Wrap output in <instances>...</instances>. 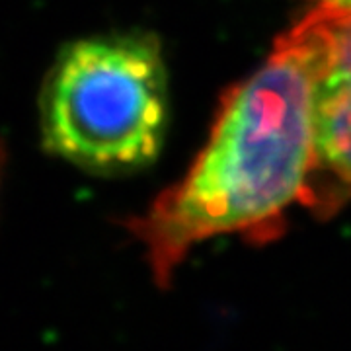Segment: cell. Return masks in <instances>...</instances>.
<instances>
[{"mask_svg":"<svg viewBox=\"0 0 351 351\" xmlns=\"http://www.w3.org/2000/svg\"><path fill=\"white\" fill-rule=\"evenodd\" d=\"M166 123L162 47L147 32L64 45L39 94L43 149L92 174H125L154 162Z\"/></svg>","mask_w":351,"mask_h":351,"instance_id":"cell-2","label":"cell"},{"mask_svg":"<svg viewBox=\"0 0 351 351\" xmlns=\"http://www.w3.org/2000/svg\"><path fill=\"white\" fill-rule=\"evenodd\" d=\"M311 166L308 78L299 59L274 43L265 64L225 96L186 176L125 228L145 246L154 281L168 287L203 240L277 239L289 207L302 203Z\"/></svg>","mask_w":351,"mask_h":351,"instance_id":"cell-1","label":"cell"},{"mask_svg":"<svg viewBox=\"0 0 351 351\" xmlns=\"http://www.w3.org/2000/svg\"><path fill=\"white\" fill-rule=\"evenodd\" d=\"M314 6H328V8H339V10H351V0H311Z\"/></svg>","mask_w":351,"mask_h":351,"instance_id":"cell-4","label":"cell"},{"mask_svg":"<svg viewBox=\"0 0 351 351\" xmlns=\"http://www.w3.org/2000/svg\"><path fill=\"white\" fill-rule=\"evenodd\" d=\"M276 43L308 78L313 166L302 205L332 213L351 201V10L313 6Z\"/></svg>","mask_w":351,"mask_h":351,"instance_id":"cell-3","label":"cell"}]
</instances>
